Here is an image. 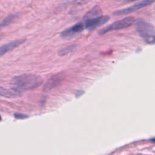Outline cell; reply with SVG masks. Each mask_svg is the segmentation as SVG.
I'll list each match as a JSON object with an SVG mask.
<instances>
[{
    "label": "cell",
    "mask_w": 155,
    "mask_h": 155,
    "mask_svg": "<svg viewBox=\"0 0 155 155\" xmlns=\"http://www.w3.org/2000/svg\"><path fill=\"white\" fill-rule=\"evenodd\" d=\"M135 28L145 42L150 44L154 43L155 30L151 24L142 19H138L135 23Z\"/></svg>",
    "instance_id": "obj_2"
},
{
    "label": "cell",
    "mask_w": 155,
    "mask_h": 155,
    "mask_svg": "<svg viewBox=\"0 0 155 155\" xmlns=\"http://www.w3.org/2000/svg\"><path fill=\"white\" fill-rule=\"evenodd\" d=\"M154 2V0H143L139 2L135 3L133 5L129 6L128 7L116 10L112 13V15L114 16H120L125 15L131 13H133L136 10H138L140 8L145 7L149 5H151Z\"/></svg>",
    "instance_id": "obj_5"
},
{
    "label": "cell",
    "mask_w": 155,
    "mask_h": 155,
    "mask_svg": "<svg viewBox=\"0 0 155 155\" xmlns=\"http://www.w3.org/2000/svg\"><path fill=\"white\" fill-rule=\"evenodd\" d=\"M83 93H84V91H82V90H79V91H78L76 92V94H75V96H76V97H79L80 96H81Z\"/></svg>",
    "instance_id": "obj_14"
},
{
    "label": "cell",
    "mask_w": 155,
    "mask_h": 155,
    "mask_svg": "<svg viewBox=\"0 0 155 155\" xmlns=\"http://www.w3.org/2000/svg\"><path fill=\"white\" fill-rule=\"evenodd\" d=\"M25 41V39H16L13 41L5 43L0 46V57L5 54L6 53L15 49L23 44Z\"/></svg>",
    "instance_id": "obj_8"
},
{
    "label": "cell",
    "mask_w": 155,
    "mask_h": 155,
    "mask_svg": "<svg viewBox=\"0 0 155 155\" xmlns=\"http://www.w3.org/2000/svg\"><path fill=\"white\" fill-rule=\"evenodd\" d=\"M135 1H137V0H124V1L125 2H131Z\"/></svg>",
    "instance_id": "obj_15"
},
{
    "label": "cell",
    "mask_w": 155,
    "mask_h": 155,
    "mask_svg": "<svg viewBox=\"0 0 155 155\" xmlns=\"http://www.w3.org/2000/svg\"><path fill=\"white\" fill-rule=\"evenodd\" d=\"M76 47H77L76 44H71V45H68V46L61 49L60 50H59L58 54L61 56L67 55V54H69L70 53L72 52L76 48Z\"/></svg>",
    "instance_id": "obj_12"
},
{
    "label": "cell",
    "mask_w": 155,
    "mask_h": 155,
    "mask_svg": "<svg viewBox=\"0 0 155 155\" xmlns=\"http://www.w3.org/2000/svg\"><path fill=\"white\" fill-rule=\"evenodd\" d=\"M102 15V10L99 5L93 6L90 10H88L84 16L83 19L91 18L95 16Z\"/></svg>",
    "instance_id": "obj_10"
},
{
    "label": "cell",
    "mask_w": 155,
    "mask_h": 155,
    "mask_svg": "<svg viewBox=\"0 0 155 155\" xmlns=\"http://www.w3.org/2000/svg\"><path fill=\"white\" fill-rule=\"evenodd\" d=\"M64 76L62 73H57L51 76L44 84L42 91L47 92L59 85L64 80Z\"/></svg>",
    "instance_id": "obj_7"
},
{
    "label": "cell",
    "mask_w": 155,
    "mask_h": 155,
    "mask_svg": "<svg viewBox=\"0 0 155 155\" xmlns=\"http://www.w3.org/2000/svg\"><path fill=\"white\" fill-rule=\"evenodd\" d=\"M0 96L7 98H15L21 96V92L16 91L13 89H7L0 87Z\"/></svg>",
    "instance_id": "obj_9"
},
{
    "label": "cell",
    "mask_w": 155,
    "mask_h": 155,
    "mask_svg": "<svg viewBox=\"0 0 155 155\" xmlns=\"http://www.w3.org/2000/svg\"><path fill=\"white\" fill-rule=\"evenodd\" d=\"M84 28L82 22H79L73 25L66 28L60 33V36L64 39H71L81 33Z\"/></svg>",
    "instance_id": "obj_6"
},
{
    "label": "cell",
    "mask_w": 155,
    "mask_h": 155,
    "mask_svg": "<svg viewBox=\"0 0 155 155\" xmlns=\"http://www.w3.org/2000/svg\"><path fill=\"white\" fill-rule=\"evenodd\" d=\"M134 22L135 19L134 17L127 16L120 20L114 21V22L111 23L106 27L101 29L98 32V34L99 35H102L109 31L124 29L132 25Z\"/></svg>",
    "instance_id": "obj_3"
},
{
    "label": "cell",
    "mask_w": 155,
    "mask_h": 155,
    "mask_svg": "<svg viewBox=\"0 0 155 155\" xmlns=\"http://www.w3.org/2000/svg\"><path fill=\"white\" fill-rule=\"evenodd\" d=\"M1 120H2V117H1V116H0V121H1Z\"/></svg>",
    "instance_id": "obj_17"
},
{
    "label": "cell",
    "mask_w": 155,
    "mask_h": 155,
    "mask_svg": "<svg viewBox=\"0 0 155 155\" xmlns=\"http://www.w3.org/2000/svg\"><path fill=\"white\" fill-rule=\"evenodd\" d=\"M43 82L42 78L34 74H22L13 77L11 80L12 89L23 92L33 90L39 87Z\"/></svg>",
    "instance_id": "obj_1"
},
{
    "label": "cell",
    "mask_w": 155,
    "mask_h": 155,
    "mask_svg": "<svg viewBox=\"0 0 155 155\" xmlns=\"http://www.w3.org/2000/svg\"><path fill=\"white\" fill-rule=\"evenodd\" d=\"M14 117L18 119H24L28 117L27 115H25L24 114H22L20 113H15L14 114Z\"/></svg>",
    "instance_id": "obj_13"
},
{
    "label": "cell",
    "mask_w": 155,
    "mask_h": 155,
    "mask_svg": "<svg viewBox=\"0 0 155 155\" xmlns=\"http://www.w3.org/2000/svg\"><path fill=\"white\" fill-rule=\"evenodd\" d=\"M110 20V17L107 15H100L91 18L84 19V27L88 30H91L99 27Z\"/></svg>",
    "instance_id": "obj_4"
},
{
    "label": "cell",
    "mask_w": 155,
    "mask_h": 155,
    "mask_svg": "<svg viewBox=\"0 0 155 155\" xmlns=\"http://www.w3.org/2000/svg\"><path fill=\"white\" fill-rule=\"evenodd\" d=\"M18 16V14L15 13V14H12L7 16L6 18H5L1 22H0V30L10 24L12 22V21H13Z\"/></svg>",
    "instance_id": "obj_11"
},
{
    "label": "cell",
    "mask_w": 155,
    "mask_h": 155,
    "mask_svg": "<svg viewBox=\"0 0 155 155\" xmlns=\"http://www.w3.org/2000/svg\"><path fill=\"white\" fill-rule=\"evenodd\" d=\"M2 35H0V40H1V39H2Z\"/></svg>",
    "instance_id": "obj_16"
}]
</instances>
